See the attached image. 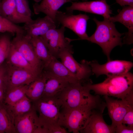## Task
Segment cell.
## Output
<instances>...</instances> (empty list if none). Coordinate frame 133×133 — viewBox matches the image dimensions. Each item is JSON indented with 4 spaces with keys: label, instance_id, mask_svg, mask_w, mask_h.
<instances>
[{
    "label": "cell",
    "instance_id": "obj_22",
    "mask_svg": "<svg viewBox=\"0 0 133 133\" xmlns=\"http://www.w3.org/2000/svg\"><path fill=\"white\" fill-rule=\"evenodd\" d=\"M0 14L15 24L26 23L18 15L15 0H1L0 4Z\"/></svg>",
    "mask_w": 133,
    "mask_h": 133
},
{
    "label": "cell",
    "instance_id": "obj_9",
    "mask_svg": "<svg viewBox=\"0 0 133 133\" xmlns=\"http://www.w3.org/2000/svg\"><path fill=\"white\" fill-rule=\"evenodd\" d=\"M12 44L17 50L38 71L43 72L44 66L36 56L29 38L24 33L17 34Z\"/></svg>",
    "mask_w": 133,
    "mask_h": 133
},
{
    "label": "cell",
    "instance_id": "obj_20",
    "mask_svg": "<svg viewBox=\"0 0 133 133\" xmlns=\"http://www.w3.org/2000/svg\"><path fill=\"white\" fill-rule=\"evenodd\" d=\"M43 71L46 75V79L42 96H58L70 84L64 79Z\"/></svg>",
    "mask_w": 133,
    "mask_h": 133
},
{
    "label": "cell",
    "instance_id": "obj_16",
    "mask_svg": "<svg viewBox=\"0 0 133 133\" xmlns=\"http://www.w3.org/2000/svg\"><path fill=\"white\" fill-rule=\"evenodd\" d=\"M113 23L119 22L128 29V31L125 34L122 38L123 44L130 45L133 42V6H125L118 14L110 17L108 19Z\"/></svg>",
    "mask_w": 133,
    "mask_h": 133
},
{
    "label": "cell",
    "instance_id": "obj_3",
    "mask_svg": "<svg viewBox=\"0 0 133 133\" xmlns=\"http://www.w3.org/2000/svg\"><path fill=\"white\" fill-rule=\"evenodd\" d=\"M93 20L96 25L94 33L86 40L96 43L101 48L107 57L108 61L111 60L110 55L115 47L123 45L121 36L124 33H120L116 30L114 23L108 19L102 21L98 20L94 17Z\"/></svg>",
    "mask_w": 133,
    "mask_h": 133
},
{
    "label": "cell",
    "instance_id": "obj_32",
    "mask_svg": "<svg viewBox=\"0 0 133 133\" xmlns=\"http://www.w3.org/2000/svg\"><path fill=\"white\" fill-rule=\"evenodd\" d=\"M46 133H68L66 128L58 124L50 125L46 128Z\"/></svg>",
    "mask_w": 133,
    "mask_h": 133
},
{
    "label": "cell",
    "instance_id": "obj_26",
    "mask_svg": "<svg viewBox=\"0 0 133 133\" xmlns=\"http://www.w3.org/2000/svg\"><path fill=\"white\" fill-rule=\"evenodd\" d=\"M28 85H20L7 90L1 102L8 106L14 104L26 95Z\"/></svg>",
    "mask_w": 133,
    "mask_h": 133
},
{
    "label": "cell",
    "instance_id": "obj_33",
    "mask_svg": "<svg viewBox=\"0 0 133 133\" xmlns=\"http://www.w3.org/2000/svg\"><path fill=\"white\" fill-rule=\"evenodd\" d=\"M8 72V67L5 61L0 66V88L6 83Z\"/></svg>",
    "mask_w": 133,
    "mask_h": 133
},
{
    "label": "cell",
    "instance_id": "obj_36",
    "mask_svg": "<svg viewBox=\"0 0 133 133\" xmlns=\"http://www.w3.org/2000/svg\"><path fill=\"white\" fill-rule=\"evenodd\" d=\"M6 91L5 83L0 88V103L1 102L4 98Z\"/></svg>",
    "mask_w": 133,
    "mask_h": 133
},
{
    "label": "cell",
    "instance_id": "obj_18",
    "mask_svg": "<svg viewBox=\"0 0 133 133\" xmlns=\"http://www.w3.org/2000/svg\"><path fill=\"white\" fill-rule=\"evenodd\" d=\"M77 0H42L40 3H35L33 6L34 14L44 13L51 18L58 25L55 16L58 9L64 4Z\"/></svg>",
    "mask_w": 133,
    "mask_h": 133
},
{
    "label": "cell",
    "instance_id": "obj_8",
    "mask_svg": "<svg viewBox=\"0 0 133 133\" xmlns=\"http://www.w3.org/2000/svg\"><path fill=\"white\" fill-rule=\"evenodd\" d=\"M89 63L93 74L97 77L102 75L108 77L124 74L129 72L133 66L132 62L118 60L108 61L102 65L96 60L89 61Z\"/></svg>",
    "mask_w": 133,
    "mask_h": 133
},
{
    "label": "cell",
    "instance_id": "obj_37",
    "mask_svg": "<svg viewBox=\"0 0 133 133\" xmlns=\"http://www.w3.org/2000/svg\"><path fill=\"white\" fill-rule=\"evenodd\" d=\"M33 1H34V2H35V3H38L40 2V1H41V0H33Z\"/></svg>",
    "mask_w": 133,
    "mask_h": 133
},
{
    "label": "cell",
    "instance_id": "obj_6",
    "mask_svg": "<svg viewBox=\"0 0 133 133\" xmlns=\"http://www.w3.org/2000/svg\"><path fill=\"white\" fill-rule=\"evenodd\" d=\"M72 11H67L64 12L58 11L56 15L57 23L61 24L73 31L79 37L77 39H70L69 41L86 40L88 36L86 33L87 22L90 19L86 14H80L74 15Z\"/></svg>",
    "mask_w": 133,
    "mask_h": 133
},
{
    "label": "cell",
    "instance_id": "obj_1",
    "mask_svg": "<svg viewBox=\"0 0 133 133\" xmlns=\"http://www.w3.org/2000/svg\"><path fill=\"white\" fill-rule=\"evenodd\" d=\"M86 85L89 91H93L96 95L133 100V74L130 72L107 77L103 82L97 84H93L90 81Z\"/></svg>",
    "mask_w": 133,
    "mask_h": 133
},
{
    "label": "cell",
    "instance_id": "obj_38",
    "mask_svg": "<svg viewBox=\"0 0 133 133\" xmlns=\"http://www.w3.org/2000/svg\"><path fill=\"white\" fill-rule=\"evenodd\" d=\"M1 0H0V4Z\"/></svg>",
    "mask_w": 133,
    "mask_h": 133
},
{
    "label": "cell",
    "instance_id": "obj_28",
    "mask_svg": "<svg viewBox=\"0 0 133 133\" xmlns=\"http://www.w3.org/2000/svg\"><path fill=\"white\" fill-rule=\"evenodd\" d=\"M6 32L16 34L24 33L23 27L12 22L0 14V33Z\"/></svg>",
    "mask_w": 133,
    "mask_h": 133
},
{
    "label": "cell",
    "instance_id": "obj_10",
    "mask_svg": "<svg viewBox=\"0 0 133 133\" xmlns=\"http://www.w3.org/2000/svg\"><path fill=\"white\" fill-rule=\"evenodd\" d=\"M73 52L66 50L59 55V58L68 69L81 82H85L90 80L89 78L93 74L89 62L85 60L80 63L77 62L74 58Z\"/></svg>",
    "mask_w": 133,
    "mask_h": 133
},
{
    "label": "cell",
    "instance_id": "obj_15",
    "mask_svg": "<svg viewBox=\"0 0 133 133\" xmlns=\"http://www.w3.org/2000/svg\"><path fill=\"white\" fill-rule=\"evenodd\" d=\"M58 26L51 18L46 15L43 17H38L26 22L23 27L25 35L31 38L41 36L49 30L57 28Z\"/></svg>",
    "mask_w": 133,
    "mask_h": 133
},
{
    "label": "cell",
    "instance_id": "obj_4",
    "mask_svg": "<svg viewBox=\"0 0 133 133\" xmlns=\"http://www.w3.org/2000/svg\"><path fill=\"white\" fill-rule=\"evenodd\" d=\"M104 110L89 106L62 110L58 123L66 129L68 133H80L85 127L94 113L97 111L103 112Z\"/></svg>",
    "mask_w": 133,
    "mask_h": 133
},
{
    "label": "cell",
    "instance_id": "obj_30",
    "mask_svg": "<svg viewBox=\"0 0 133 133\" xmlns=\"http://www.w3.org/2000/svg\"><path fill=\"white\" fill-rule=\"evenodd\" d=\"M17 12L27 22L31 21L32 12L28 0H15Z\"/></svg>",
    "mask_w": 133,
    "mask_h": 133
},
{
    "label": "cell",
    "instance_id": "obj_25",
    "mask_svg": "<svg viewBox=\"0 0 133 133\" xmlns=\"http://www.w3.org/2000/svg\"><path fill=\"white\" fill-rule=\"evenodd\" d=\"M14 118L7 105L0 103V133H16Z\"/></svg>",
    "mask_w": 133,
    "mask_h": 133
},
{
    "label": "cell",
    "instance_id": "obj_12",
    "mask_svg": "<svg viewBox=\"0 0 133 133\" xmlns=\"http://www.w3.org/2000/svg\"><path fill=\"white\" fill-rule=\"evenodd\" d=\"M107 0H98L83 2H72L71 5L66 8V11L78 10L102 16L108 19L112 11L107 2Z\"/></svg>",
    "mask_w": 133,
    "mask_h": 133
},
{
    "label": "cell",
    "instance_id": "obj_35",
    "mask_svg": "<svg viewBox=\"0 0 133 133\" xmlns=\"http://www.w3.org/2000/svg\"><path fill=\"white\" fill-rule=\"evenodd\" d=\"M116 2L122 6H133V0H116Z\"/></svg>",
    "mask_w": 133,
    "mask_h": 133
},
{
    "label": "cell",
    "instance_id": "obj_21",
    "mask_svg": "<svg viewBox=\"0 0 133 133\" xmlns=\"http://www.w3.org/2000/svg\"><path fill=\"white\" fill-rule=\"evenodd\" d=\"M5 61L8 64L26 70L38 76L42 73L33 67L12 44L9 55Z\"/></svg>",
    "mask_w": 133,
    "mask_h": 133
},
{
    "label": "cell",
    "instance_id": "obj_34",
    "mask_svg": "<svg viewBox=\"0 0 133 133\" xmlns=\"http://www.w3.org/2000/svg\"><path fill=\"white\" fill-rule=\"evenodd\" d=\"M116 133H133V127L122 123H120L116 127Z\"/></svg>",
    "mask_w": 133,
    "mask_h": 133
},
{
    "label": "cell",
    "instance_id": "obj_14",
    "mask_svg": "<svg viewBox=\"0 0 133 133\" xmlns=\"http://www.w3.org/2000/svg\"><path fill=\"white\" fill-rule=\"evenodd\" d=\"M6 64L8 67L6 82V91L20 85H29L39 76L26 70Z\"/></svg>",
    "mask_w": 133,
    "mask_h": 133
},
{
    "label": "cell",
    "instance_id": "obj_2",
    "mask_svg": "<svg viewBox=\"0 0 133 133\" xmlns=\"http://www.w3.org/2000/svg\"><path fill=\"white\" fill-rule=\"evenodd\" d=\"M87 82L78 81L70 83L58 96L62 103V110L86 106L105 109V101L100 95L91 94L86 87Z\"/></svg>",
    "mask_w": 133,
    "mask_h": 133
},
{
    "label": "cell",
    "instance_id": "obj_13",
    "mask_svg": "<svg viewBox=\"0 0 133 133\" xmlns=\"http://www.w3.org/2000/svg\"><path fill=\"white\" fill-rule=\"evenodd\" d=\"M108 115L112 121L111 125L116 127L121 123L130 107L133 105V101L115 99L107 96H104Z\"/></svg>",
    "mask_w": 133,
    "mask_h": 133
},
{
    "label": "cell",
    "instance_id": "obj_24",
    "mask_svg": "<svg viewBox=\"0 0 133 133\" xmlns=\"http://www.w3.org/2000/svg\"><path fill=\"white\" fill-rule=\"evenodd\" d=\"M46 79V75L43 71L40 75L28 85L26 95L32 102L42 97Z\"/></svg>",
    "mask_w": 133,
    "mask_h": 133
},
{
    "label": "cell",
    "instance_id": "obj_7",
    "mask_svg": "<svg viewBox=\"0 0 133 133\" xmlns=\"http://www.w3.org/2000/svg\"><path fill=\"white\" fill-rule=\"evenodd\" d=\"M65 27L51 29L41 36L52 55L58 59L63 51L69 50L73 52L72 46L68 38L65 37Z\"/></svg>",
    "mask_w": 133,
    "mask_h": 133
},
{
    "label": "cell",
    "instance_id": "obj_19",
    "mask_svg": "<svg viewBox=\"0 0 133 133\" xmlns=\"http://www.w3.org/2000/svg\"><path fill=\"white\" fill-rule=\"evenodd\" d=\"M43 71L48 74L64 79L70 83L80 81L61 62L55 57L44 67Z\"/></svg>",
    "mask_w": 133,
    "mask_h": 133
},
{
    "label": "cell",
    "instance_id": "obj_17",
    "mask_svg": "<svg viewBox=\"0 0 133 133\" xmlns=\"http://www.w3.org/2000/svg\"><path fill=\"white\" fill-rule=\"evenodd\" d=\"M103 112L97 111L91 116L88 122L80 133H114L116 127L111 124L108 125L104 120Z\"/></svg>",
    "mask_w": 133,
    "mask_h": 133
},
{
    "label": "cell",
    "instance_id": "obj_27",
    "mask_svg": "<svg viewBox=\"0 0 133 133\" xmlns=\"http://www.w3.org/2000/svg\"><path fill=\"white\" fill-rule=\"evenodd\" d=\"M7 106L14 118L29 112L33 108V102L26 95L14 104Z\"/></svg>",
    "mask_w": 133,
    "mask_h": 133
},
{
    "label": "cell",
    "instance_id": "obj_23",
    "mask_svg": "<svg viewBox=\"0 0 133 133\" xmlns=\"http://www.w3.org/2000/svg\"><path fill=\"white\" fill-rule=\"evenodd\" d=\"M30 38L36 56L43 62L45 67L54 57L50 52L41 36Z\"/></svg>",
    "mask_w": 133,
    "mask_h": 133
},
{
    "label": "cell",
    "instance_id": "obj_11",
    "mask_svg": "<svg viewBox=\"0 0 133 133\" xmlns=\"http://www.w3.org/2000/svg\"><path fill=\"white\" fill-rule=\"evenodd\" d=\"M14 123L16 133H44L33 106L30 111L15 117Z\"/></svg>",
    "mask_w": 133,
    "mask_h": 133
},
{
    "label": "cell",
    "instance_id": "obj_29",
    "mask_svg": "<svg viewBox=\"0 0 133 133\" xmlns=\"http://www.w3.org/2000/svg\"><path fill=\"white\" fill-rule=\"evenodd\" d=\"M11 41L8 35L4 34L0 36V66L5 62L8 56Z\"/></svg>",
    "mask_w": 133,
    "mask_h": 133
},
{
    "label": "cell",
    "instance_id": "obj_5",
    "mask_svg": "<svg viewBox=\"0 0 133 133\" xmlns=\"http://www.w3.org/2000/svg\"><path fill=\"white\" fill-rule=\"evenodd\" d=\"M33 103L45 133H46V129L49 125L58 124L61 102L58 96H43Z\"/></svg>",
    "mask_w": 133,
    "mask_h": 133
},
{
    "label": "cell",
    "instance_id": "obj_31",
    "mask_svg": "<svg viewBox=\"0 0 133 133\" xmlns=\"http://www.w3.org/2000/svg\"><path fill=\"white\" fill-rule=\"evenodd\" d=\"M121 123L128 126L133 127V105L130 107Z\"/></svg>",
    "mask_w": 133,
    "mask_h": 133
}]
</instances>
